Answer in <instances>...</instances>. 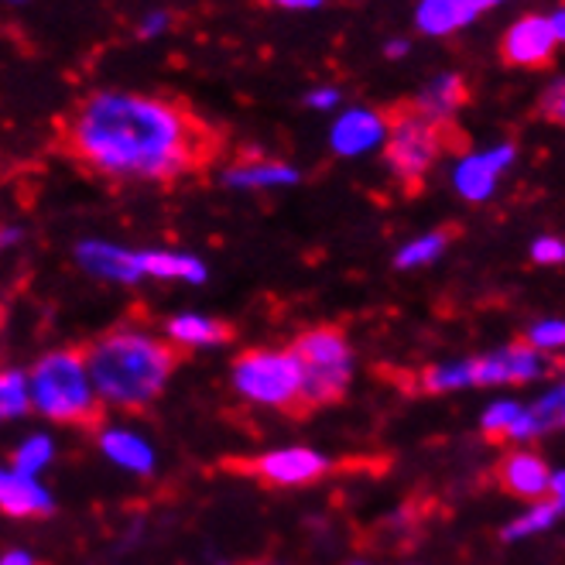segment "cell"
I'll return each mask as SVG.
<instances>
[{"label": "cell", "instance_id": "obj_1", "mask_svg": "<svg viewBox=\"0 0 565 565\" xmlns=\"http://www.w3.org/2000/svg\"><path fill=\"white\" fill-rule=\"evenodd\" d=\"M58 148L96 179L172 185L206 169L220 135L175 99L104 89L79 99L58 124Z\"/></svg>", "mask_w": 565, "mask_h": 565}, {"label": "cell", "instance_id": "obj_2", "mask_svg": "<svg viewBox=\"0 0 565 565\" xmlns=\"http://www.w3.org/2000/svg\"><path fill=\"white\" fill-rule=\"evenodd\" d=\"M182 350L169 340H158L141 329H114L96 337L83 350V363L96 397L104 408L145 412L161 391L169 387L172 374L182 363Z\"/></svg>", "mask_w": 565, "mask_h": 565}, {"label": "cell", "instance_id": "obj_3", "mask_svg": "<svg viewBox=\"0 0 565 565\" xmlns=\"http://www.w3.org/2000/svg\"><path fill=\"white\" fill-rule=\"evenodd\" d=\"M28 387H31V397H28L31 408L42 412L49 422L86 428V431L104 428L107 408L89 384L79 347L45 353L35 367H31Z\"/></svg>", "mask_w": 565, "mask_h": 565}, {"label": "cell", "instance_id": "obj_4", "mask_svg": "<svg viewBox=\"0 0 565 565\" xmlns=\"http://www.w3.org/2000/svg\"><path fill=\"white\" fill-rule=\"evenodd\" d=\"M298 363L302 394H298V415L309 418L326 405H340L353 384V350L340 326H316L295 337L288 350Z\"/></svg>", "mask_w": 565, "mask_h": 565}, {"label": "cell", "instance_id": "obj_5", "mask_svg": "<svg viewBox=\"0 0 565 565\" xmlns=\"http://www.w3.org/2000/svg\"><path fill=\"white\" fill-rule=\"evenodd\" d=\"M234 384L254 405H268L285 415H298V394H302V377L298 363L288 350H244L234 360Z\"/></svg>", "mask_w": 565, "mask_h": 565}, {"label": "cell", "instance_id": "obj_6", "mask_svg": "<svg viewBox=\"0 0 565 565\" xmlns=\"http://www.w3.org/2000/svg\"><path fill=\"white\" fill-rule=\"evenodd\" d=\"M384 158H387V169L394 172L397 182L405 185H418L431 164L439 161V154L446 151L443 141V127L425 120L422 114L408 110H397L387 120V135H384Z\"/></svg>", "mask_w": 565, "mask_h": 565}, {"label": "cell", "instance_id": "obj_7", "mask_svg": "<svg viewBox=\"0 0 565 565\" xmlns=\"http://www.w3.org/2000/svg\"><path fill=\"white\" fill-rule=\"evenodd\" d=\"M230 467L260 480L264 487H309L329 473V459L316 449L291 446V449H278V452H264L257 459L230 462Z\"/></svg>", "mask_w": 565, "mask_h": 565}, {"label": "cell", "instance_id": "obj_8", "mask_svg": "<svg viewBox=\"0 0 565 565\" xmlns=\"http://www.w3.org/2000/svg\"><path fill=\"white\" fill-rule=\"evenodd\" d=\"M548 374V356L531 350L524 343H511L497 353L477 356L470 360V381L477 387H490V384H527Z\"/></svg>", "mask_w": 565, "mask_h": 565}, {"label": "cell", "instance_id": "obj_9", "mask_svg": "<svg viewBox=\"0 0 565 565\" xmlns=\"http://www.w3.org/2000/svg\"><path fill=\"white\" fill-rule=\"evenodd\" d=\"M514 161V145H501V148H490V151H480V154H470L456 164V189L462 199H470V203H483V199L493 195L497 189V179L508 172V164Z\"/></svg>", "mask_w": 565, "mask_h": 565}, {"label": "cell", "instance_id": "obj_10", "mask_svg": "<svg viewBox=\"0 0 565 565\" xmlns=\"http://www.w3.org/2000/svg\"><path fill=\"white\" fill-rule=\"evenodd\" d=\"M558 39L552 35L548 18L545 14H524L521 21H514L504 35V58L511 65H524V70H539L545 65L555 52Z\"/></svg>", "mask_w": 565, "mask_h": 565}, {"label": "cell", "instance_id": "obj_11", "mask_svg": "<svg viewBox=\"0 0 565 565\" xmlns=\"http://www.w3.org/2000/svg\"><path fill=\"white\" fill-rule=\"evenodd\" d=\"M497 483H501L511 497H521V501H542L552 487V470L539 452L518 449L501 459V467H497Z\"/></svg>", "mask_w": 565, "mask_h": 565}, {"label": "cell", "instance_id": "obj_12", "mask_svg": "<svg viewBox=\"0 0 565 565\" xmlns=\"http://www.w3.org/2000/svg\"><path fill=\"white\" fill-rule=\"evenodd\" d=\"M387 135V120L367 107H356V110H347L337 127H332V151L337 154H363V151H371L384 141Z\"/></svg>", "mask_w": 565, "mask_h": 565}, {"label": "cell", "instance_id": "obj_13", "mask_svg": "<svg viewBox=\"0 0 565 565\" xmlns=\"http://www.w3.org/2000/svg\"><path fill=\"white\" fill-rule=\"evenodd\" d=\"M487 8H493L490 0H422L415 21L425 35H452L456 28L477 21Z\"/></svg>", "mask_w": 565, "mask_h": 565}, {"label": "cell", "instance_id": "obj_14", "mask_svg": "<svg viewBox=\"0 0 565 565\" xmlns=\"http://www.w3.org/2000/svg\"><path fill=\"white\" fill-rule=\"evenodd\" d=\"M467 83H462V76H456V73H443V76H436L431 79L418 96H415V104H412V110L415 114H422L425 120H431V124H439V127H449V120L456 117V110L467 104Z\"/></svg>", "mask_w": 565, "mask_h": 565}, {"label": "cell", "instance_id": "obj_15", "mask_svg": "<svg viewBox=\"0 0 565 565\" xmlns=\"http://www.w3.org/2000/svg\"><path fill=\"white\" fill-rule=\"evenodd\" d=\"M0 511L11 518H49L52 497L31 477L4 473V483H0Z\"/></svg>", "mask_w": 565, "mask_h": 565}, {"label": "cell", "instance_id": "obj_16", "mask_svg": "<svg viewBox=\"0 0 565 565\" xmlns=\"http://www.w3.org/2000/svg\"><path fill=\"white\" fill-rule=\"evenodd\" d=\"M79 264L86 271L99 275V278H114V281H135L141 275L138 268V254H130V250H120V247H110V244H83L76 250Z\"/></svg>", "mask_w": 565, "mask_h": 565}, {"label": "cell", "instance_id": "obj_17", "mask_svg": "<svg viewBox=\"0 0 565 565\" xmlns=\"http://www.w3.org/2000/svg\"><path fill=\"white\" fill-rule=\"evenodd\" d=\"M169 340L179 347H223L237 340V329L210 316H175L169 322Z\"/></svg>", "mask_w": 565, "mask_h": 565}, {"label": "cell", "instance_id": "obj_18", "mask_svg": "<svg viewBox=\"0 0 565 565\" xmlns=\"http://www.w3.org/2000/svg\"><path fill=\"white\" fill-rule=\"evenodd\" d=\"M558 425H562V387H555L548 397H542L539 405L521 408L518 418H514L511 428H508V439L527 443V439L545 436V431H552V428H558Z\"/></svg>", "mask_w": 565, "mask_h": 565}, {"label": "cell", "instance_id": "obj_19", "mask_svg": "<svg viewBox=\"0 0 565 565\" xmlns=\"http://www.w3.org/2000/svg\"><path fill=\"white\" fill-rule=\"evenodd\" d=\"M226 185H237V189H264V185H295L298 182V172L285 161H244V164H234V169H226L223 175Z\"/></svg>", "mask_w": 565, "mask_h": 565}, {"label": "cell", "instance_id": "obj_20", "mask_svg": "<svg viewBox=\"0 0 565 565\" xmlns=\"http://www.w3.org/2000/svg\"><path fill=\"white\" fill-rule=\"evenodd\" d=\"M138 268H141V275H154V278H185V281L206 278L203 260L185 257V254H169V250L138 254Z\"/></svg>", "mask_w": 565, "mask_h": 565}, {"label": "cell", "instance_id": "obj_21", "mask_svg": "<svg viewBox=\"0 0 565 565\" xmlns=\"http://www.w3.org/2000/svg\"><path fill=\"white\" fill-rule=\"evenodd\" d=\"M99 446H104V452L120 462V467L127 470H138V473H148L151 470V449L138 439L130 436V431H117V428H107L104 436H99Z\"/></svg>", "mask_w": 565, "mask_h": 565}, {"label": "cell", "instance_id": "obj_22", "mask_svg": "<svg viewBox=\"0 0 565 565\" xmlns=\"http://www.w3.org/2000/svg\"><path fill=\"white\" fill-rule=\"evenodd\" d=\"M473 384L470 381V360H459V363H439V367H425L418 377V387L425 394H446V391H459Z\"/></svg>", "mask_w": 565, "mask_h": 565}, {"label": "cell", "instance_id": "obj_23", "mask_svg": "<svg viewBox=\"0 0 565 565\" xmlns=\"http://www.w3.org/2000/svg\"><path fill=\"white\" fill-rule=\"evenodd\" d=\"M31 408L28 402V381L18 371H0V422L21 418Z\"/></svg>", "mask_w": 565, "mask_h": 565}, {"label": "cell", "instance_id": "obj_24", "mask_svg": "<svg viewBox=\"0 0 565 565\" xmlns=\"http://www.w3.org/2000/svg\"><path fill=\"white\" fill-rule=\"evenodd\" d=\"M446 244H449V234L446 230H436V234H425L422 241H415V244H408L402 254H397V268H415V264H428L431 257H439L443 250H446Z\"/></svg>", "mask_w": 565, "mask_h": 565}, {"label": "cell", "instance_id": "obj_25", "mask_svg": "<svg viewBox=\"0 0 565 565\" xmlns=\"http://www.w3.org/2000/svg\"><path fill=\"white\" fill-rule=\"evenodd\" d=\"M562 514V501H552V504H539V508H531V514L518 518L514 524L504 527V539L514 542V539H524L531 535V531H539V527H548L555 518Z\"/></svg>", "mask_w": 565, "mask_h": 565}, {"label": "cell", "instance_id": "obj_26", "mask_svg": "<svg viewBox=\"0 0 565 565\" xmlns=\"http://www.w3.org/2000/svg\"><path fill=\"white\" fill-rule=\"evenodd\" d=\"M518 405L514 402H497L493 408H487V415H483V436L490 439V443H504L508 439V428H511V422L518 418Z\"/></svg>", "mask_w": 565, "mask_h": 565}, {"label": "cell", "instance_id": "obj_27", "mask_svg": "<svg viewBox=\"0 0 565 565\" xmlns=\"http://www.w3.org/2000/svg\"><path fill=\"white\" fill-rule=\"evenodd\" d=\"M49 456H52V443H49L45 436L28 439V443L18 449V456H14V473H21V477H31V473L39 470V467H45Z\"/></svg>", "mask_w": 565, "mask_h": 565}, {"label": "cell", "instance_id": "obj_28", "mask_svg": "<svg viewBox=\"0 0 565 565\" xmlns=\"http://www.w3.org/2000/svg\"><path fill=\"white\" fill-rule=\"evenodd\" d=\"M562 343H565V326L558 319L527 329V340H524V347L539 350V353H548V350L555 353V350H562Z\"/></svg>", "mask_w": 565, "mask_h": 565}, {"label": "cell", "instance_id": "obj_29", "mask_svg": "<svg viewBox=\"0 0 565 565\" xmlns=\"http://www.w3.org/2000/svg\"><path fill=\"white\" fill-rule=\"evenodd\" d=\"M542 114H545L548 120L562 124V117H565V86H562V79H555V83L545 89V96H542Z\"/></svg>", "mask_w": 565, "mask_h": 565}, {"label": "cell", "instance_id": "obj_30", "mask_svg": "<svg viewBox=\"0 0 565 565\" xmlns=\"http://www.w3.org/2000/svg\"><path fill=\"white\" fill-rule=\"evenodd\" d=\"M531 257H535V264H562L565 247L558 237H542V241H535V247H531Z\"/></svg>", "mask_w": 565, "mask_h": 565}, {"label": "cell", "instance_id": "obj_31", "mask_svg": "<svg viewBox=\"0 0 565 565\" xmlns=\"http://www.w3.org/2000/svg\"><path fill=\"white\" fill-rule=\"evenodd\" d=\"M306 104L312 107V110H332L340 104V89H312L309 96H306Z\"/></svg>", "mask_w": 565, "mask_h": 565}, {"label": "cell", "instance_id": "obj_32", "mask_svg": "<svg viewBox=\"0 0 565 565\" xmlns=\"http://www.w3.org/2000/svg\"><path fill=\"white\" fill-rule=\"evenodd\" d=\"M169 14L164 11H158V14H148L145 21H141V39H154V35H161L164 28H169Z\"/></svg>", "mask_w": 565, "mask_h": 565}, {"label": "cell", "instance_id": "obj_33", "mask_svg": "<svg viewBox=\"0 0 565 565\" xmlns=\"http://www.w3.org/2000/svg\"><path fill=\"white\" fill-rule=\"evenodd\" d=\"M271 4L288 8V11H312V8H319V4H322V0H271Z\"/></svg>", "mask_w": 565, "mask_h": 565}, {"label": "cell", "instance_id": "obj_34", "mask_svg": "<svg viewBox=\"0 0 565 565\" xmlns=\"http://www.w3.org/2000/svg\"><path fill=\"white\" fill-rule=\"evenodd\" d=\"M548 28H552V35L562 42L565 39V11L562 8H555L552 14H548Z\"/></svg>", "mask_w": 565, "mask_h": 565}, {"label": "cell", "instance_id": "obj_35", "mask_svg": "<svg viewBox=\"0 0 565 565\" xmlns=\"http://www.w3.org/2000/svg\"><path fill=\"white\" fill-rule=\"evenodd\" d=\"M405 52H408V42H405V39H394V42L384 45V55H387V58H402Z\"/></svg>", "mask_w": 565, "mask_h": 565}, {"label": "cell", "instance_id": "obj_36", "mask_svg": "<svg viewBox=\"0 0 565 565\" xmlns=\"http://www.w3.org/2000/svg\"><path fill=\"white\" fill-rule=\"evenodd\" d=\"M0 565H31V555H24V552H11V555L0 558Z\"/></svg>", "mask_w": 565, "mask_h": 565}, {"label": "cell", "instance_id": "obj_37", "mask_svg": "<svg viewBox=\"0 0 565 565\" xmlns=\"http://www.w3.org/2000/svg\"><path fill=\"white\" fill-rule=\"evenodd\" d=\"M4 473H8V470H0V483H4Z\"/></svg>", "mask_w": 565, "mask_h": 565}, {"label": "cell", "instance_id": "obj_38", "mask_svg": "<svg viewBox=\"0 0 565 565\" xmlns=\"http://www.w3.org/2000/svg\"><path fill=\"white\" fill-rule=\"evenodd\" d=\"M490 4H501V0H490Z\"/></svg>", "mask_w": 565, "mask_h": 565}, {"label": "cell", "instance_id": "obj_39", "mask_svg": "<svg viewBox=\"0 0 565 565\" xmlns=\"http://www.w3.org/2000/svg\"><path fill=\"white\" fill-rule=\"evenodd\" d=\"M11 4H21V0H11Z\"/></svg>", "mask_w": 565, "mask_h": 565}]
</instances>
